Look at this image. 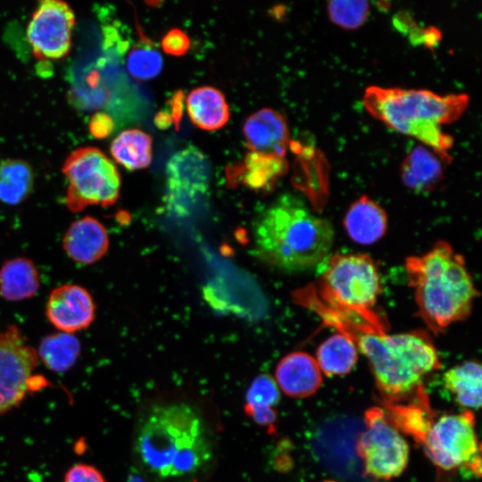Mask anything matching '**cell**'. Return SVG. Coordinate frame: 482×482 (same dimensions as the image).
I'll use <instances>...</instances> for the list:
<instances>
[{
  "label": "cell",
  "instance_id": "cell-13",
  "mask_svg": "<svg viewBox=\"0 0 482 482\" xmlns=\"http://www.w3.org/2000/svg\"><path fill=\"white\" fill-rule=\"evenodd\" d=\"M243 132L249 151L285 158L289 132L284 116L271 108H263L245 121Z\"/></svg>",
  "mask_w": 482,
  "mask_h": 482
},
{
  "label": "cell",
  "instance_id": "cell-20",
  "mask_svg": "<svg viewBox=\"0 0 482 482\" xmlns=\"http://www.w3.org/2000/svg\"><path fill=\"white\" fill-rule=\"evenodd\" d=\"M191 121L199 129L215 130L229 119V105L219 89L204 86L193 89L186 100Z\"/></svg>",
  "mask_w": 482,
  "mask_h": 482
},
{
  "label": "cell",
  "instance_id": "cell-34",
  "mask_svg": "<svg viewBox=\"0 0 482 482\" xmlns=\"http://www.w3.org/2000/svg\"><path fill=\"white\" fill-rule=\"evenodd\" d=\"M183 98L184 94L182 91L176 92L172 98L170 100V108L171 113L170 114L172 121L175 122L177 128H179V121L183 112Z\"/></svg>",
  "mask_w": 482,
  "mask_h": 482
},
{
  "label": "cell",
  "instance_id": "cell-16",
  "mask_svg": "<svg viewBox=\"0 0 482 482\" xmlns=\"http://www.w3.org/2000/svg\"><path fill=\"white\" fill-rule=\"evenodd\" d=\"M275 377L278 388L295 398L312 395L322 383L315 358L304 352H293L283 357L276 367Z\"/></svg>",
  "mask_w": 482,
  "mask_h": 482
},
{
  "label": "cell",
  "instance_id": "cell-21",
  "mask_svg": "<svg viewBox=\"0 0 482 482\" xmlns=\"http://www.w3.org/2000/svg\"><path fill=\"white\" fill-rule=\"evenodd\" d=\"M40 287V277L35 263L29 258L16 257L0 268V295L10 302L33 297Z\"/></svg>",
  "mask_w": 482,
  "mask_h": 482
},
{
  "label": "cell",
  "instance_id": "cell-3",
  "mask_svg": "<svg viewBox=\"0 0 482 482\" xmlns=\"http://www.w3.org/2000/svg\"><path fill=\"white\" fill-rule=\"evenodd\" d=\"M255 254L269 265L288 272L312 269L327 259L335 232L328 220L314 214L293 195H284L255 221Z\"/></svg>",
  "mask_w": 482,
  "mask_h": 482
},
{
  "label": "cell",
  "instance_id": "cell-33",
  "mask_svg": "<svg viewBox=\"0 0 482 482\" xmlns=\"http://www.w3.org/2000/svg\"><path fill=\"white\" fill-rule=\"evenodd\" d=\"M90 128L95 137H104L112 133L113 123L109 116L97 114L92 119Z\"/></svg>",
  "mask_w": 482,
  "mask_h": 482
},
{
  "label": "cell",
  "instance_id": "cell-5",
  "mask_svg": "<svg viewBox=\"0 0 482 482\" xmlns=\"http://www.w3.org/2000/svg\"><path fill=\"white\" fill-rule=\"evenodd\" d=\"M368 112L387 127L412 137L445 161L453 138L443 124L458 120L469 104L466 94L440 96L426 89H404L371 86L363 95Z\"/></svg>",
  "mask_w": 482,
  "mask_h": 482
},
{
  "label": "cell",
  "instance_id": "cell-6",
  "mask_svg": "<svg viewBox=\"0 0 482 482\" xmlns=\"http://www.w3.org/2000/svg\"><path fill=\"white\" fill-rule=\"evenodd\" d=\"M312 287L322 298L355 312L373 310L382 292L378 266L366 253L332 255Z\"/></svg>",
  "mask_w": 482,
  "mask_h": 482
},
{
  "label": "cell",
  "instance_id": "cell-29",
  "mask_svg": "<svg viewBox=\"0 0 482 482\" xmlns=\"http://www.w3.org/2000/svg\"><path fill=\"white\" fill-rule=\"evenodd\" d=\"M163 65L160 52L151 44L140 42L128 54L126 67L137 79L146 80L157 77Z\"/></svg>",
  "mask_w": 482,
  "mask_h": 482
},
{
  "label": "cell",
  "instance_id": "cell-11",
  "mask_svg": "<svg viewBox=\"0 0 482 482\" xmlns=\"http://www.w3.org/2000/svg\"><path fill=\"white\" fill-rule=\"evenodd\" d=\"M75 14L63 1H41L27 27L26 37L34 57L38 61L59 60L71 47Z\"/></svg>",
  "mask_w": 482,
  "mask_h": 482
},
{
  "label": "cell",
  "instance_id": "cell-30",
  "mask_svg": "<svg viewBox=\"0 0 482 482\" xmlns=\"http://www.w3.org/2000/svg\"><path fill=\"white\" fill-rule=\"evenodd\" d=\"M370 10L367 1H331L327 6L330 21L346 29L360 28L367 21Z\"/></svg>",
  "mask_w": 482,
  "mask_h": 482
},
{
  "label": "cell",
  "instance_id": "cell-37",
  "mask_svg": "<svg viewBox=\"0 0 482 482\" xmlns=\"http://www.w3.org/2000/svg\"><path fill=\"white\" fill-rule=\"evenodd\" d=\"M194 482H198L197 480H194Z\"/></svg>",
  "mask_w": 482,
  "mask_h": 482
},
{
  "label": "cell",
  "instance_id": "cell-17",
  "mask_svg": "<svg viewBox=\"0 0 482 482\" xmlns=\"http://www.w3.org/2000/svg\"><path fill=\"white\" fill-rule=\"evenodd\" d=\"M425 393L424 388L418 391L405 399L407 403L383 402L386 416L391 424L420 444H423L434 423L433 411Z\"/></svg>",
  "mask_w": 482,
  "mask_h": 482
},
{
  "label": "cell",
  "instance_id": "cell-27",
  "mask_svg": "<svg viewBox=\"0 0 482 482\" xmlns=\"http://www.w3.org/2000/svg\"><path fill=\"white\" fill-rule=\"evenodd\" d=\"M34 187L31 165L21 159H5L0 162V202L17 205L25 201Z\"/></svg>",
  "mask_w": 482,
  "mask_h": 482
},
{
  "label": "cell",
  "instance_id": "cell-35",
  "mask_svg": "<svg viewBox=\"0 0 482 482\" xmlns=\"http://www.w3.org/2000/svg\"><path fill=\"white\" fill-rule=\"evenodd\" d=\"M154 122L158 128L166 129L172 122V119L169 112H161L155 116Z\"/></svg>",
  "mask_w": 482,
  "mask_h": 482
},
{
  "label": "cell",
  "instance_id": "cell-23",
  "mask_svg": "<svg viewBox=\"0 0 482 482\" xmlns=\"http://www.w3.org/2000/svg\"><path fill=\"white\" fill-rule=\"evenodd\" d=\"M481 373L479 362L468 361L445 372L443 384L459 405L479 409L481 406Z\"/></svg>",
  "mask_w": 482,
  "mask_h": 482
},
{
  "label": "cell",
  "instance_id": "cell-12",
  "mask_svg": "<svg viewBox=\"0 0 482 482\" xmlns=\"http://www.w3.org/2000/svg\"><path fill=\"white\" fill-rule=\"evenodd\" d=\"M96 304L90 293L75 284L59 286L50 293L46 316L59 331L74 334L88 328L95 320Z\"/></svg>",
  "mask_w": 482,
  "mask_h": 482
},
{
  "label": "cell",
  "instance_id": "cell-7",
  "mask_svg": "<svg viewBox=\"0 0 482 482\" xmlns=\"http://www.w3.org/2000/svg\"><path fill=\"white\" fill-rule=\"evenodd\" d=\"M62 171L67 181L65 204L71 212H79L90 205L108 207L117 202L120 175L99 148L75 149L65 159Z\"/></svg>",
  "mask_w": 482,
  "mask_h": 482
},
{
  "label": "cell",
  "instance_id": "cell-9",
  "mask_svg": "<svg viewBox=\"0 0 482 482\" xmlns=\"http://www.w3.org/2000/svg\"><path fill=\"white\" fill-rule=\"evenodd\" d=\"M422 445L427 456L440 470L468 468L480 457L472 411L441 416L434 421Z\"/></svg>",
  "mask_w": 482,
  "mask_h": 482
},
{
  "label": "cell",
  "instance_id": "cell-24",
  "mask_svg": "<svg viewBox=\"0 0 482 482\" xmlns=\"http://www.w3.org/2000/svg\"><path fill=\"white\" fill-rule=\"evenodd\" d=\"M280 400L279 388L268 374L257 376L246 392L245 413L262 427L274 428L277 412L274 407Z\"/></svg>",
  "mask_w": 482,
  "mask_h": 482
},
{
  "label": "cell",
  "instance_id": "cell-19",
  "mask_svg": "<svg viewBox=\"0 0 482 482\" xmlns=\"http://www.w3.org/2000/svg\"><path fill=\"white\" fill-rule=\"evenodd\" d=\"M443 161L445 160L433 150L422 145L415 146L401 166L403 184L416 192L431 191L443 178Z\"/></svg>",
  "mask_w": 482,
  "mask_h": 482
},
{
  "label": "cell",
  "instance_id": "cell-31",
  "mask_svg": "<svg viewBox=\"0 0 482 482\" xmlns=\"http://www.w3.org/2000/svg\"><path fill=\"white\" fill-rule=\"evenodd\" d=\"M189 37L179 29H170L162 39L163 51L170 55H184L189 49Z\"/></svg>",
  "mask_w": 482,
  "mask_h": 482
},
{
  "label": "cell",
  "instance_id": "cell-25",
  "mask_svg": "<svg viewBox=\"0 0 482 482\" xmlns=\"http://www.w3.org/2000/svg\"><path fill=\"white\" fill-rule=\"evenodd\" d=\"M358 353L350 337L337 333L319 345L315 360L326 376H341L353 369L358 361Z\"/></svg>",
  "mask_w": 482,
  "mask_h": 482
},
{
  "label": "cell",
  "instance_id": "cell-2",
  "mask_svg": "<svg viewBox=\"0 0 482 482\" xmlns=\"http://www.w3.org/2000/svg\"><path fill=\"white\" fill-rule=\"evenodd\" d=\"M133 450L145 470L164 479L196 473L212 454L202 417L191 405L180 402L154 405L142 416Z\"/></svg>",
  "mask_w": 482,
  "mask_h": 482
},
{
  "label": "cell",
  "instance_id": "cell-1",
  "mask_svg": "<svg viewBox=\"0 0 482 482\" xmlns=\"http://www.w3.org/2000/svg\"><path fill=\"white\" fill-rule=\"evenodd\" d=\"M322 321L350 337L370 364L384 402L405 400L423 389L422 379L441 369L437 351L423 330L387 333L374 310L354 312L317 301L312 306Z\"/></svg>",
  "mask_w": 482,
  "mask_h": 482
},
{
  "label": "cell",
  "instance_id": "cell-4",
  "mask_svg": "<svg viewBox=\"0 0 482 482\" xmlns=\"http://www.w3.org/2000/svg\"><path fill=\"white\" fill-rule=\"evenodd\" d=\"M418 315L434 334L468 318L478 295L463 257L445 241L436 242L404 264Z\"/></svg>",
  "mask_w": 482,
  "mask_h": 482
},
{
  "label": "cell",
  "instance_id": "cell-36",
  "mask_svg": "<svg viewBox=\"0 0 482 482\" xmlns=\"http://www.w3.org/2000/svg\"><path fill=\"white\" fill-rule=\"evenodd\" d=\"M322 482H337V481H335V480H324Z\"/></svg>",
  "mask_w": 482,
  "mask_h": 482
},
{
  "label": "cell",
  "instance_id": "cell-22",
  "mask_svg": "<svg viewBox=\"0 0 482 482\" xmlns=\"http://www.w3.org/2000/svg\"><path fill=\"white\" fill-rule=\"evenodd\" d=\"M287 169L285 158L249 151L243 162L232 168V175H236L243 185L252 189L266 190L285 175Z\"/></svg>",
  "mask_w": 482,
  "mask_h": 482
},
{
  "label": "cell",
  "instance_id": "cell-10",
  "mask_svg": "<svg viewBox=\"0 0 482 482\" xmlns=\"http://www.w3.org/2000/svg\"><path fill=\"white\" fill-rule=\"evenodd\" d=\"M38 361L17 326L0 331V414L18 406L32 390Z\"/></svg>",
  "mask_w": 482,
  "mask_h": 482
},
{
  "label": "cell",
  "instance_id": "cell-28",
  "mask_svg": "<svg viewBox=\"0 0 482 482\" xmlns=\"http://www.w3.org/2000/svg\"><path fill=\"white\" fill-rule=\"evenodd\" d=\"M81 344L74 334L58 332L45 337L37 350L38 360L56 373L68 371L77 362Z\"/></svg>",
  "mask_w": 482,
  "mask_h": 482
},
{
  "label": "cell",
  "instance_id": "cell-8",
  "mask_svg": "<svg viewBox=\"0 0 482 482\" xmlns=\"http://www.w3.org/2000/svg\"><path fill=\"white\" fill-rule=\"evenodd\" d=\"M364 423L365 429L356 443L364 472L378 479L400 476L409 462L410 448L406 440L379 407H371L365 411Z\"/></svg>",
  "mask_w": 482,
  "mask_h": 482
},
{
  "label": "cell",
  "instance_id": "cell-26",
  "mask_svg": "<svg viewBox=\"0 0 482 482\" xmlns=\"http://www.w3.org/2000/svg\"><path fill=\"white\" fill-rule=\"evenodd\" d=\"M152 137L145 132L131 129L121 131L112 142L111 154L128 170L150 165L153 155Z\"/></svg>",
  "mask_w": 482,
  "mask_h": 482
},
{
  "label": "cell",
  "instance_id": "cell-32",
  "mask_svg": "<svg viewBox=\"0 0 482 482\" xmlns=\"http://www.w3.org/2000/svg\"><path fill=\"white\" fill-rule=\"evenodd\" d=\"M63 482H106L102 472L96 467L78 463L71 467L64 476Z\"/></svg>",
  "mask_w": 482,
  "mask_h": 482
},
{
  "label": "cell",
  "instance_id": "cell-14",
  "mask_svg": "<svg viewBox=\"0 0 482 482\" xmlns=\"http://www.w3.org/2000/svg\"><path fill=\"white\" fill-rule=\"evenodd\" d=\"M211 165L205 154L193 145L176 152L168 161V186L173 195H193L208 185Z\"/></svg>",
  "mask_w": 482,
  "mask_h": 482
},
{
  "label": "cell",
  "instance_id": "cell-15",
  "mask_svg": "<svg viewBox=\"0 0 482 482\" xmlns=\"http://www.w3.org/2000/svg\"><path fill=\"white\" fill-rule=\"evenodd\" d=\"M108 232L97 219L85 216L73 221L62 238V248L75 262L89 265L102 259L109 248Z\"/></svg>",
  "mask_w": 482,
  "mask_h": 482
},
{
  "label": "cell",
  "instance_id": "cell-18",
  "mask_svg": "<svg viewBox=\"0 0 482 482\" xmlns=\"http://www.w3.org/2000/svg\"><path fill=\"white\" fill-rule=\"evenodd\" d=\"M344 225L352 240L361 245H371L386 234L387 214L373 199L362 195L350 205Z\"/></svg>",
  "mask_w": 482,
  "mask_h": 482
}]
</instances>
